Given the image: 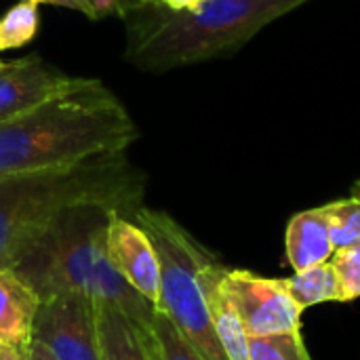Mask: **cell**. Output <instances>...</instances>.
<instances>
[{
  "label": "cell",
  "mask_w": 360,
  "mask_h": 360,
  "mask_svg": "<svg viewBox=\"0 0 360 360\" xmlns=\"http://www.w3.org/2000/svg\"><path fill=\"white\" fill-rule=\"evenodd\" d=\"M139 129L97 78H76L36 108L0 122V177L61 169L127 152Z\"/></svg>",
  "instance_id": "2"
},
{
  "label": "cell",
  "mask_w": 360,
  "mask_h": 360,
  "mask_svg": "<svg viewBox=\"0 0 360 360\" xmlns=\"http://www.w3.org/2000/svg\"><path fill=\"white\" fill-rule=\"evenodd\" d=\"M0 360H27V354L15 350V348H8V346H2L0 344Z\"/></svg>",
  "instance_id": "23"
},
{
  "label": "cell",
  "mask_w": 360,
  "mask_h": 360,
  "mask_svg": "<svg viewBox=\"0 0 360 360\" xmlns=\"http://www.w3.org/2000/svg\"><path fill=\"white\" fill-rule=\"evenodd\" d=\"M224 287L249 338L297 331L302 308L287 293L283 278H266L249 270H224Z\"/></svg>",
  "instance_id": "7"
},
{
  "label": "cell",
  "mask_w": 360,
  "mask_h": 360,
  "mask_svg": "<svg viewBox=\"0 0 360 360\" xmlns=\"http://www.w3.org/2000/svg\"><path fill=\"white\" fill-rule=\"evenodd\" d=\"M105 247L114 270L156 308L160 291V262L146 230L131 217L110 213Z\"/></svg>",
  "instance_id": "8"
},
{
  "label": "cell",
  "mask_w": 360,
  "mask_h": 360,
  "mask_svg": "<svg viewBox=\"0 0 360 360\" xmlns=\"http://www.w3.org/2000/svg\"><path fill=\"white\" fill-rule=\"evenodd\" d=\"M249 360H312L302 331L249 338Z\"/></svg>",
  "instance_id": "18"
},
{
  "label": "cell",
  "mask_w": 360,
  "mask_h": 360,
  "mask_svg": "<svg viewBox=\"0 0 360 360\" xmlns=\"http://www.w3.org/2000/svg\"><path fill=\"white\" fill-rule=\"evenodd\" d=\"M101 360H154L148 331L112 304H97Z\"/></svg>",
  "instance_id": "13"
},
{
  "label": "cell",
  "mask_w": 360,
  "mask_h": 360,
  "mask_svg": "<svg viewBox=\"0 0 360 360\" xmlns=\"http://www.w3.org/2000/svg\"><path fill=\"white\" fill-rule=\"evenodd\" d=\"M108 209L78 207L68 211L46 236L13 268L40 297L80 293L95 304H112L148 331L156 308L146 302L108 257Z\"/></svg>",
  "instance_id": "4"
},
{
  "label": "cell",
  "mask_w": 360,
  "mask_h": 360,
  "mask_svg": "<svg viewBox=\"0 0 360 360\" xmlns=\"http://www.w3.org/2000/svg\"><path fill=\"white\" fill-rule=\"evenodd\" d=\"M19 2H32L36 6H40V4L63 6V8H70V11H78V13H82L89 19H99L97 17V11H95V6H93L91 0H19Z\"/></svg>",
  "instance_id": "20"
},
{
  "label": "cell",
  "mask_w": 360,
  "mask_h": 360,
  "mask_svg": "<svg viewBox=\"0 0 360 360\" xmlns=\"http://www.w3.org/2000/svg\"><path fill=\"white\" fill-rule=\"evenodd\" d=\"M74 80L76 76L61 72L38 55L0 61V122L36 108Z\"/></svg>",
  "instance_id": "9"
},
{
  "label": "cell",
  "mask_w": 360,
  "mask_h": 360,
  "mask_svg": "<svg viewBox=\"0 0 360 360\" xmlns=\"http://www.w3.org/2000/svg\"><path fill=\"white\" fill-rule=\"evenodd\" d=\"M352 196H356V198L360 200V179L354 184V186H352Z\"/></svg>",
  "instance_id": "25"
},
{
  "label": "cell",
  "mask_w": 360,
  "mask_h": 360,
  "mask_svg": "<svg viewBox=\"0 0 360 360\" xmlns=\"http://www.w3.org/2000/svg\"><path fill=\"white\" fill-rule=\"evenodd\" d=\"M285 251L293 272L331 259L335 247L331 240V232L323 207L308 209L291 217L285 234Z\"/></svg>",
  "instance_id": "12"
},
{
  "label": "cell",
  "mask_w": 360,
  "mask_h": 360,
  "mask_svg": "<svg viewBox=\"0 0 360 360\" xmlns=\"http://www.w3.org/2000/svg\"><path fill=\"white\" fill-rule=\"evenodd\" d=\"M331 266L338 278L340 302H354L360 297V245L335 249Z\"/></svg>",
  "instance_id": "19"
},
{
  "label": "cell",
  "mask_w": 360,
  "mask_h": 360,
  "mask_svg": "<svg viewBox=\"0 0 360 360\" xmlns=\"http://www.w3.org/2000/svg\"><path fill=\"white\" fill-rule=\"evenodd\" d=\"M158 2H162L165 6H169L173 11H192V8L200 6L205 0H158Z\"/></svg>",
  "instance_id": "22"
},
{
  "label": "cell",
  "mask_w": 360,
  "mask_h": 360,
  "mask_svg": "<svg viewBox=\"0 0 360 360\" xmlns=\"http://www.w3.org/2000/svg\"><path fill=\"white\" fill-rule=\"evenodd\" d=\"M40 27L38 6L32 2H17L0 17V51H11L36 38Z\"/></svg>",
  "instance_id": "16"
},
{
  "label": "cell",
  "mask_w": 360,
  "mask_h": 360,
  "mask_svg": "<svg viewBox=\"0 0 360 360\" xmlns=\"http://www.w3.org/2000/svg\"><path fill=\"white\" fill-rule=\"evenodd\" d=\"M224 270L215 257L202 268V285L215 335L228 360H249V333L224 287Z\"/></svg>",
  "instance_id": "11"
},
{
  "label": "cell",
  "mask_w": 360,
  "mask_h": 360,
  "mask_svg": "<svg viewBox=\"0 0 360 360\" xmlns=\"http://www.w3.org/2000/svg\"><path fill=\"white\" fill-rule=\"evenodd\" d=\"M143 192L146 175L127 152L0 177V270L17 268L68 211L101 207L133 217Z\"/></svg>",
  "instance_id": "1"
},
{
  "label": "cell",
  "mask_w": 360,
  "mask_h": 360,
  "mask_svg": "<svg viewBox=\"0 0 360 360\" xmlns=\"http://www.w3.org/2000/svg\"><path fill=\"white\" fill-rule=\"evenodd\" d=\"M27 360H57L46 346H42L40 342H32L30 350H27Z\"/></svg>",
  "instance_id": "21"
},
{
  "label": "cell",
  "mask_w": 360,
  "mask_h": 360,
  "mask_svg": "<svg viewBox=\"0 0 360 360\" xmlns=\"http://www.w3.org/2000/svg\"><path fill=\"white\" fill-rule=\"evenodd\" d=\"M335 249L360 245V200L356 196L323 205Z\"/></svg>",
  "instance_id": "17"
},
{
  "label": "cell",
  "mask_w": 360,
  "mask_h": 360,
  "mask_svg": "<svg viewBox=\"0 0 360 360\" xmlns=\"http://www.w3.org/2000/svg\"><path fill=\"white\" fill-rule=\"evenodd\" d=\"M40 295L15 270H0V344L27 354Z\"/></svg>",
  "instance_id": "10"
},
{
  "label": "cell",
  "mask_w": 360,
  "mask_h": 360,
  "mask_svg": "<svg viewBox=\"0 0 360 360\" xmlns=\"http://www.w3.org/2000/svg\"><path fill=\"white\" fill-rule=\"evenodd\" d=\"M57 360H101L97 304L80 293H53L40 297L34 340Z\"/></svg>",
  "instance_id": "6"
},
{
  "label": "cell",
  "mask_w": 360,
  "mask_h": 360,
  "mask_svg": "<svg viewBox=\"0 0 360 360\" xmlns=\"http://www.w3.org/2000/svg\"><path fill=\"white\" fill-rule=\"evenodd\" d=\"M131 219L146 230L158 253L160 291L156 310L171 319L202 359L228 360L215 335L202 285V268L213 255L165 211L139 207Z\"/></svg>",
  "instance_id": "5"
},
{
  "label": "cell",
  "mask_w": 360,
  "mask_h": 360,
  "mask_svg": "<svg viewBox=\"0 0 360 360\" xmlns=\"http://www.w3.org/2000/svg\"><path fill=\"white\" fill-rule=\"evenodd\" d=\"M283 285L302 310L325 302H340L338 278L331 262L300 270L291 278H283Z\"/></svg>",
  "instance_id": "14"
},
{
  "label": "cell",
  "mask_w": 360,
  "mask_h": 360,
  "mask_svg": "<svg viewBox=\"0 0 360 360\" xmlns=\"http://www.w3.org/2000/svg\"><path fill=\"white\" fill-rule=\"evenodd\" d=\"M306 0H205L192 11L150 2L122 15L124 59L143 72H169L234 53L262 27Z\"/></svg>",
  "instance_id": "3"
},
{
  "label": "cell",
  "mask_w": 360,
  "mask_h": 360,
  "mask_svg": "<svg viewBox=\"0 0 360 360\" xmlns=\"http://www.w3.org/2000/svg\"><path fill=\"white\" fill-rule=\"evenodd\" d=\"M150 2H158V0H122L120 4V11H118V17H122L124 13L133 11V8H139L143 4H150Z\"/></svg>",
  "instance_id": "24"
},
{
  "label": "cell",
  "mask_w": 360,
  "mask_h": 360,
  "mask_svg": "<svg viewBox=\"0 0 360 360\" xmlns=\"http://www.w3.org/2000/svg\"><path fill=\"white\" fill-rule=\"evenodd\" d=\"M148 338H150V335H148ZM150 348H152V344H150ZM152 356H154V360H160V359H158V356H156V352H154V348H152Z\"/></svg>",
  "instance_id": "26"
},
{
  "label": "cell",
  "mask_w": 360,
  "mask_h": 360,
  "mask_svg": "<svg viewBox=\"0 0 360 360\" xmlns=\"http://www.w3.org/2000/svg\"><path fill=\"white\" fill-rule=\"evenodd\" d=\"M150 344L160 360H205L192 342L171 323L167 314L156 310L148 325Z\"/></svg>",
  "instance_id": "15"
}]
</instances>
